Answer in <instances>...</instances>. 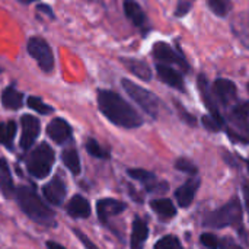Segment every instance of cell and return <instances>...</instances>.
Returning <instances> with one entry per match:
<instances>
[{
	"label": "cell",
	"mask_w": 249,
	"mask_h": 249,
	"mask_svg": "<svg viewBox=\"0 0 249 249\" xmlns=\"http://www.w3.org/2000/svg\"><path fill=\"white\" fill-rule=\"evenodd\" d=\"M99 111L115 125L123 128H137L143 125L142 115L117 92L101 89L98 92Z\"/></svg>",
	"instance_id": "1"
},
{
	"label": "cell",
	"mask_w": 249,
	"mask_h": 249,
	"mask_svg": "<svg viewBox=\"0 0 249 249\" xmlns=\"http://www.w3.org/2000/svg\"><path fill=\"white\" fill-rule=\"evenodd\" d=\"M16 200L20 210L35 223L42 226L54 225L53 210L41 200V197L31 187H19L16 191Z\"/></svg>",
	"instance_id": "2"
},
{
	"label": "cell",
	"mask_w": 249,
	"mask_h": 249,
	"mask_svg": "<svg viewBox=\"0 0 249 249\" xmlns=\"http://www.w3.org/2000/svg\"><path fill=\"white\" fill-rule=\"evenodd\" d=\"M54 160H55V153L53 147L44 142L31 152L26 160L28 172L36 179H44L50 175Z\"/></svg>",
	"instance_id": "3"
},
{
	"label": "cell",
	"mask_w": 249,
	"mask_h": 249,
	"mask_svg": "<svg viewBox=\"0 0 249 249\" xmlns=\"http://www.w3.org/2000/svg\"><path fill=\"white\" fill-rule=\"evenodd\" d=\"M204 225L207 228H217V229H223L228 226L239 228L242 225V209L239 200L232 198L223 207L210 213L204 219Z\"/></svg>",
	"instance_id": "4"
},
{
	"label": "cell",
	"mask_w": 249,
	"mask_h": 249,
	"mask_svg": "<svg viewBox=\"0 0 249 249\" xmlns=\"http://www.w3.org/2000/svg\"><path fill=\"white\" fill-rule=\"evenodd\" d=\"M121 86L125 90V93L152 118H158L159 115V99L158 96L147 90L146 88L128 80V79H123L121 80Z\"/></svg>",
	"instance_id": "5"
},
{
	"label": "cell",
	"mask_w": 249,
	"mask_h": 249,
	"mask_svg": "<svg viewBox=\"0 0 249 249\" xmlns=\"http://www.w3.org/2000/svg\"><path fill=\"white\" fill-rule=\"evenodd\" d=\"M28 53L36 61L42 71L50 73L54 69V54L50 44L41 36H32L28 41Z\"/></svg>",
	"instance_id": "6"
},
{
	"label": "cell",
	"mask_w": 249,
	"mask_h": 249,
	"mask_svg": "<svg viewBox=\"0 0 249 249\" xmlns=\"http://www.w3.org/2000/svg\"><path fill=\"white\" fill-rule=\"evenodd\" d=\"M152 54L153 57L159 61V63H163V64H177L178 67H181V70L184 71H188L190 70V64L188 61L184 58L182 54H179L178 51H175L168 42H156L153 45V50H152Z\"/></svg>",
	"instance_id": "7"
},
{
	"label": "cell",
	"mask_w": 249,
	"mask_h": 249,
	"mask_svg": "<svg viewBox=\"0 0 249 249\" xmlns=\"http://www.w3.org/2000/svg\"><path fill=\"white\" fill-rule=\"evenodd\" d=\"M197 85H198V90H200V93H201V98H203L204 105L207 107L210 115H212L219 124H222V127H225L226 121H225L223 115H222L220 111H219V102H217V99H216V96H214V93H213V90H212V88H210V85H209L207 77H206L204 74H198Z\"/></svg>",
	"instance_id": "8"
},
{
	"label": "cell",
	"mask_w": 249,
	"mask_h": 249,
	"mask_svg": "<svg viewBox=\"0 0 249 249\" xmlns=\"http://www.w3.org/2000/svg\"><path fill=\"white\" fill-rule=\"evenodd\" d=\"M20 127H22V134H20V147L23 150H29L35 140L39 136L41 131V123L36 117L25 114L20 118Z\"/></svg>",
	"instance_id": "9"
},
{
	"label": "cell",
	"mask_w": 249,
	"mask_h": 249,
	"mask_svg": "<svg viewBox=\"0 0 249 249\" xmlns=\"http://www.w3.org/2000/svg\"><path fill=\"white\" fill-rule=\"evenodd\" d=\"M217 102L223 107H232L233 101L236 99L238 96V90H236V85L229 80V79H223V77H219L216 79L213 88H212Z\"/></svg>",
	"instance_id": "10"
},
{
	"label": "cell",
	"mask_w": 249,
	"mask_h": 249,
	"mask_svg": "<svg viewBox=\"0 0 249 249\" xmlns=\"http://www.w3.org/2000/svg\"><path fill=\"white\" fill-rule=\"evenodd\" d=\"M42 194H44V198L50 204H53V206H61L64 203L66 196H67V188H66L64 181L60 177L53 178L50 182H47L42 187Z\"/></svg>",
	"instance_id": "11"
},
{
	"label": "cell",
	"mask_w": 249,
	"mask_h": 249,
	"mask_svg": "<svg viewBox=\"0 0 249 249\" xmlns=\"http://www.w3.org/2000/svg\"><path fill=\"white\" fill-rule=\"evenodd\" d=\"M229 123L242 133L249 131V101H241L236 105L231 107L229 115H228Z\"/></svg>",
	"instance_id": "12"
},
{
	"label": "cell",
	"mask_w": 249,
	"mask_h": 249,
	"mask_svg": "<svg viewBox=\"0 0 249 249\" xmlns=\"http://www.w3.org/2000/svg\"><path fill=\"white\" fill-rule=\"evenodd\" d=\"M156 73H158L159 79L165 85H168V86H171V88H174L177 90H182V92L185 90L184 76L178 70H175L172 66L163 64V63H158L156 64Z\"/></svg>",
	"instance_id": "13"
},
{
	"label": "cell",
	"mask_w": 249,
	"mask_h": 249,
	"mask_svg": "<svg viewBox=\"0 0 249 249\" xmlns=\"http://www.w3.org/2000/svg\"><path fill=\"white\" fill-rule=\"evenodd\" d=\"M71 133H73L71 125L66 120H63V118H54L47 125V134H48V137L54 143H57V144L66 143L71 137Z\"/></svg>",
	"instance_id": "14"
},
{
	"label": "cell",
	"mask_w": 249,
	"mask_h": 249,
	"mask_svg": "<svg viewBox=\"0 0 249 249\" xmlns=\"http://www.w3.org/2000/svg\"><path fill=\"white\" fill-rule=\"evenodd\" d=\"M125 209L127 206L123 201L114 198H102L96 203V213L102 223H107L111 217L123 213Z\"/></svg>",
	"instance_id": "15"
},
{
	"label": "cell",
	"mask_w": 249,
	"mask_h": 249,
	"mask_svg": "<svg viewBox=\"0 0 249 249\" xmlns=\"http://www.w3.org/2000/svg\"><path fill=\"white\" fill-rule=\"evenodd\" d=\"M231 29L238 41L249 50V12H239L231 20Z\"/></svg>",
	"instance_id": "16"
},
{
	"label": "cell",
	"mask_w": 249,
	"mask_h": 249,
	"mask_svg": "<svg viewBox=\"0 0 249 249\" xmlns=\"http://www.w3.org/2000/svg\"><path fill=\"white\" fill-rule=\"evenodd\" d=\"M124 13L127 16V19L139 29L146 31L147 28V18L142 9V6L136 1V0H124Z\"/></svg>",
	"instance_id": "17"
},
{
	"label": "cell",
	"mask_w": 249,
	"mask_h": 249,
	"mask_svg": "<svg viewBox=\"0 0 249 249\" xmlns=\"http://www.w3.org/2000/svg\"><path fill=\"white\" fill-rule=\"evenodd\" d=\"M200 187V181L197 178H191L188 179L184 185H181L177 193H175V198L178 201V204L182 209H187L193 204L194 198H196V193Z\"/></svg>",
	"instance_id": "18"
},
{
	"label": "cell",
	"mask_w": 249,
	"mask_h": 249,
	"mask_svg": "<svg viewBox=\"0 0 249 249\" xmlns=\"http://www.w3.org/2000/svg\"><path fill=\"white\" fill-rule=\"evenodd\" d=\"M121 63L124 64V67L134 74L136 77H139L140 80L149 82L152 80V69L150 66L144 61V60H139V58H131V57H123Z\"/></svg>",
	"instance_id": "19"
},
{
	"label": "cell",
	"mask_w": 249,
	"mask_h": 249,
	"mask_svg": "<svg viewBox=\"0 0 249 249\" xmlns=\"http://www.w3.org/2000/svg\"><path fill=\"white\" fill-rule=\"evenodd\" d=\"M66 210H67V214L73 219H88L92 213L90 203L82 196H73Z\"/></svg>",
	"instance_id": "20"
},
{
	"label": "cell",
	"mask_w": 249,
	"mask_h": 249,
	"mask_svg": "<svg viewBox=\"0 0 249 249\" xmlns=\"http://www.w3.org/2000/svg\"><path fill=\"white\" fill-rule=\"evenodd\" d=\"M149 236V228L147 223L137 217L133 222V229H131V239H130V247L131 249H143L146 241Z\"/></svg>",
	"instance_id": "21"
},
{
	"label": "cell",
	"mask_w": 249,
	"mask_h": 249,
	"mask_svg": "<svg viewBox=\"0 0 249 249\" xmlns=\"http://www.w3.org/2000/svg\"><path fill=\"white\" fill-rule=\"evenodd\" d=\"M1 104L7 109H13V111L20 109L23 105V93L10 85L1 92Z\"/></svg>",
	"instance_id": "22"
},
{
	"label": "cell",
	"mask_w": 249,
	"mask_h": 249,
	"mask_svg": "<svg viewBox=\"0 0 249 249\" xmlns=\"http://www.w3.org/2000/svg\"><path fill=\"white\" fill-rule=\"evenodd\" d=\"M0 190L6 198H10L15 191L12 172H10L9 163L4 158H0Z\"/></svg>",
	"instance_id": "23"
},
{
	"label": "cell",
	"mask_w": 249,
	"mask_h": 249,
	"mask_svg": "<svg viewBox=\"0 0 249 249\" xmlns=\"http://www.w3.org/2000/svg\"><path fill=\"white\" fill-rule=\"evenodd\" d=\"M150 207L159 217H162L165 220H169V219L175 217V214H177V209L169 198L153 200V201H150Z\"/></svg>",
	"instance_id": "24"
},
{
	"label": "cell",
	"mask_w": 249,
	"mask_h": 249,
	"mask_svg": "<svg viewBox=\"0 0 249 249\" xmlns=\"http://www.w3.org/2000/svg\"><path fill=\"white\" fill-rule=\"evenodd\" d=\"M61 159H63V163L64 166L73 174V175H79L80 174V158H79V153L74 147H67L63 150L61 153Z\"/></svg>",
	"instance_id": "25"
},
{
	"label": "cell",
	"mask_w": 249,
	"mask_h": 249,
	"mask_svg": "<svg viewBox=\"0 0 249 249\" xmlns=\"http://www.w3.org/2000/svg\"><path fill=\"white\" fill-rule=\"evenodd\" d=\"M16 123L15 121H6V123H0V143L7 147L12 149L13 147V140L16 136Z\"/></svg>",
	"instance_id": "26"
},
{
	"label": "cell",
	"mask_w": 249,
	"mask_h": 249,
	"mask_svg": "<svg viewBox=\"0 0 249 249\" xmlns=\"http://www.w3.org/2000/svg\"><path fill=\"white\" fill-rule=\"evenodd\" d=\"M127 174H128V177H130V178H133V179H136V181L143 182V184L147 187V190H149V188L156 182V177H155V174H152V172H149V171H146V169L133 168V169H128V171H127Z\"/></svg>",
	"instance_id": "27"
},
{
	"label": "cell",
	"mask_w": 249,
	"mask_h": 249,
	"mask_svg": "<svg viewBox=\"0 0 249 249\" xmlns=\"http://www.w3.org/2000/svg\"><path fill=\"white\" fill-rule=\"evenodd\" d=\"M209 9L219 18H226L232 10V0H207Z\"/></svg>",
	"instance_id": "28"
},
{
	"label": "cell",
	"mask_w": 249,
	"mask_h": 249,
	"mask_svg": "<svg viewBox=\"0 0 249 249\" xmlns=\"http://www.w3.org/2000/svg\"><path fill=\"white\" fill-rule=\"evenodd\" d=\"M26 105H28L31 109H34L35 112L42 114V115L51 114V112L54 111L48 104H45V102H44L41 98H38V96H28V99H26Z\"/></svg>",
	"instance_id": "29"
},
{
	"label": "cell",
	"mask_w": 249,
	"mask_h": 249,
	"mask_svg": "<svg viewBox=\"0 0 249 249\" xmlns=\"http://www.w3.org/2000/svg\"><path fill=\"white\" fill-rule=\"evenodd\" d=\"M86 150H88V153L90 156L98 158V159H108L109 158V153L107 150H104L95 139H88V142H86Z\"/></svg>",
	"instance_id": "30"
},
{
	"label": "cell",
	"mask_w": 249,
	"mask_h": 249,
	"mask_svg": "<svg viewBox=\"0 0 249 249\" xmlns=\"http://www.w3.org/2000/svg\"><path fill=\"white\" fill-rule=\"evenodd\" d=\"M155 249H182V245L179 242V239L174 235H168V236H163L156 245Z\"/></svg>",
	"instance_id": "31"
},
{
	"label": "cell",
	"mask_w": 249,
	"mask_h": 249,
	"mask_svg": "<svg viewBox=\"0 0 249 249\" xmlns=\"http://www.w3.org/2000/svg\"><path fill=\"white\" fill-rule=\"evenodd\" d=\"M175 168L184 174H188V175H196L198 172L197 166L187 158H179L177 162H175Z\"/></svg>",
	"instance_id": "32"
},
{
	"label": "cell",
	"mask_w": 249,
	"mask_h": 249,
	"mask_svg": "<svg viewBox=\"0 0 249 249\" xmlns=\"http://www.w3.org/2000/svg\"><path fill=\"white\" fill-rule=\"evenodd\" d=\"M193 3H194V0H178L177 9H175V16L182 18V16L188 15V12L193 7Z\"/></svg>",
	"instance_id": "33"
},
{
	"label": "cell",
	"mask_w": 249,
	"mask_h": 249,
	"mask_svg": "<svg viewBox=\"0 0 249 249\" xmlns=\"http://www.w3.org/2000/svg\"><path fill=\"white\" fill-rule=\"evenodd\" d=\"M200 242L209 249H217L219 248V239L216 238V235L213 233H203L200 238Z\"/></svg>",
	"instance_id": "34"
},
{
	"label": "cell",
	"mask_w": 249,
	"mask_h": 249,
	"mask_svg": "<svg viewBox=\"0 0 249 249\" xmlns=\"http://www.w3.org/2000/svg\"><path fill=\"white\" fill-rule=\"evenodd\" d=\"M203 125H204V128H207V130L212 131V133H217V131H220V130L223 128L222 124H219L212 115L203 117Z\"/></svg>",
	"instance_id": "35"
},
{
	"label": "cell",
	"mask_w": 249,
	"mask_h": 249,
	"mask_svg": "<svg viewBox=\"0 0 249 249\" xmlns=\"http://www.w3.org/2000/svg\"><path fill=\"white\" fill-rule=\"evenodd\" d=\"M73 232H74V235L79 238V241L86 247V249H99L92 241H90V239H89V238H88V236H86V235H85V233H83V232H80V231H77V229H74Z\"/></svg>",
	"instance_id": "36"
},
{
	"label": "cell",
	"mask_w": 249,
	"mask_h": 249,
	"mask_svg": "<svg viewBox=\"0 0 249 249\" xmlns=\"http://www.w3.org/2000/svg\"><path fill=\"white\" fill-rule=\"evenodd\" d=\"M177 108H178V111H179V115H182V118H184L190 125H196V118H194L191 114H188V112H187V111H185V109L178 104V102H177Z\"/></svg>",
	"instance_id": "37"
},
{
	"label": "cell",
	"mask_w": 249,
	"mask_h": 249,
	"mask_svg": "<svg viewBox=\"0 0 249 249\" xmlns=\"http://www.w3.org/2000/svg\"><path fill=\"white\" fill-rule=\"evenodd\" d=\"M220 249H242L235 241H232L231 238H225L220 244Z\"/></svg>",
	"instance_id": "38"
},
{
	"label": "cell",
	"mask_w": 249,
	"mask_h": 249,
	"mask_svg": "<svg viewBox=\"0 0 249 249\" xmlns=\"http://www.w3.org/2000/svg\"><path fill=\"white\" fill-rule=\"evenodd\" d=\"M38 10H42V13H45V15H48L50 18H55L54 16V13H53V9L48 6V4H38Z\"/></svg>",
	"instance_id": "39"
},
{
	"label": "cell",
	"mask_w": 249,
	"mask_h": 249,
	"mask_svg": "<svg viewBox=\"0 0 249 249\" xmlns=\"http://www.w3.org/2000/svg\"><path fill=\"white\" fill-rule=\"evenodd\" d=\"M47 248L48 249H66L63 245L57 244V242H53V241H48L47 242Z\"/></svg>",
	"instance_id": "40"
},
{
	"label": "cell",
	"mask_w": 249,
	"mask_h": 249,
	"mask_svg": "<svg viewBox=\"0 0 249 249\" xmlns=\"http://www.w3.org/2000/svg\"><path fill=\"white\" fill-rule=\"evenodd\" d=\"M244 197H245V204H247V210L249 213V188L244 187Z\"/></svg>",
	"instance_id": "41"
},
{
	"label": "cell",
	"mask_w": 249,
	"mask_h": 249,
	"mask_svg": "<svg viewBox=\"0 0 249 249\" xmlns=\"http://www.w3.org/2000/svg\"><path fill=\"white\" fill-rule=\"evenodd\" d=\"M19 3H23V4H31V3H35V1H39V0H18Z\"/></svg>",
	"instance_id": "42"
},
{
	"label": "cell",
	"mask_w": 249,
	"mask_h": 249,
	"mask_svg": "<svg viewBox=\"0 0 249 249\" xmlns=\"http://www.w3.org/2000/svg\"><path fill=\"white\" fill-rule=\"evenodd\" d=\"M247 166H248V174H249V160L247 162Z\"/></svg>",
	"instance_id": "43"
},
{
	"label": "cell",
	"mask_w": 249,
	"mask_h": 249,
	"mask_svg": "<svg viewBox=\"0 0 249 249\" xmlns=\"http://www.w3.org/2000/svg\"><path fill=\"white\" fill-rule=\"evenodd\" d=\"M1 71H3V70H1V67H0V73H1Z\"/></svg>",
	"instance_id": "44"
},
{
	"label": "cell",
	"mask_w": 249,
	"mask_h": 249,
	"mask_svg": "<svg viewBox=\"0 0 249 249\" xmlns=\"http://www.w3.org/2000/svg\"><path fill=\"white\" fill-rule=\"evenodd\" d=\"M248 92H249V83H248Z\"/></svg>",
	"instance_id": "45"
}]
</instances>
